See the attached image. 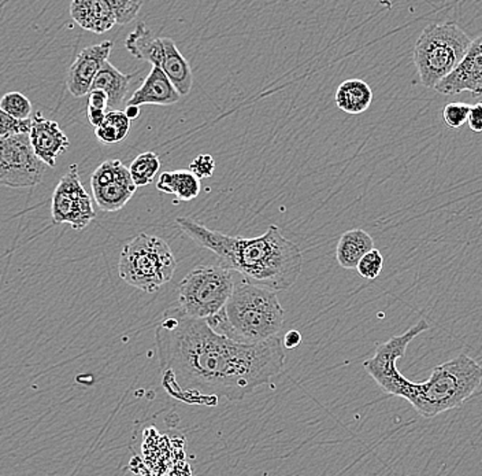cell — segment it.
I'll use <instances>...</instances> for the list:
<instances>
[{"label":"cell","mask_w":482,"mask_h":476,"mask_svg":"<svg viewBox=\"0 0 482 476\" xmlns=\"http://www.w3.org/2000/svg\"><path fill=\"white\" fill-rule=\"evenodd\" d=\"M158 357L168 393L188 404L240 401L283 371L280 336L259 344H243L215 333L205 320L180 307L163 313L155 331Z\"/></svg>","instance_id":"1"},{"label":"cell","mask_w":482,"mask_h":476,"mask_svg":"<svg viewBox=\"0 0 482 476\" xmlns=\"http://www.w3.org/2000/svg\"><path fill=\"white\" fill-rule=\"evenodd\" d=\"M429 328L428 322L421 319L402 335L378 344L374 356L366 360L363 367L384 393L407 399L421 416L433 419L447 410L462 407L476 394L482 385V367L462 353L433 368L425 382H411L397 370V360L405 357L408 344Z\"/></svg>","instance_id":"2"},{"label":"cell","mask_w":482,"mask_h":476,"mask_svg":"<svg viewBox=\"0 0 482 476\" xmlns=\"http://www.w3.org/2000/svg\"><path fill=\"white\" fill-rule=\"evenodd\" d=\"M176 224L195 243L220 257L223 267L259 288L274 293L288 290L302 273L299 244L286 238L277 225H268L257 238H241L210 230L189 217L176 218Z\"/></svg>","instance_id":"3"},{"label":"cell","mask_w":482,"mask_h":476,"mask_svg":"<svg viewBox=\"0 0 482 476\" xmlns=\"http://www.w3.org/2000/svg\"><path fill=\"white\" fill-rule=\"evenodd\" d=\"M215 333L243 344H259L278 338L284 327V309L277 293L250 283L234 284L226 307L205 320Z\"/></svg>","instance_id":"4"},{"label":"cell","mask_w":482,"mask_h":476,"mask_svg":"<svg viewBox=\"0 0 482 476\" xmlns=\"http://www.w3.org/2000/svg\"><path fill=\"white\" fill-rule=\"evenodd\" d=\"M471 41L458 23L449 21L426 26L413 52L421 83L426 88H436L437 84L457 70Z\"/></svg>","instance_id":"5"},{"label":"cell","mask_w":482,"mask_h":476,"mask_svg":"<svg viewBox=\"0 0 482 476\" xmlns=\"http://www.w3.org/2000/svg\"><path fill=\"white\" fill-rule=\"evenodd\" d=\"M177 261L168 242L143 233L121 252L118 273L125 283L144 293H157L175 276Z\"/></svg>","instance_id":"6"},{"label":"cell","mask_w":482,"mask_h":476,"mask_svg":"<svg viewBox=\"0 0 482 476\" xmlns=\"http://www.w3.org/2000/svg\"><path fill=\"white\" fill-rule=\"evenodd\" d=\"M234 284L233 270L223 264L197 265L178 284V307L194 319H213L228 304Z\"/></svg>","instance_id":"7"},{"label":"cell","mask_w":482,"mask_h":476,"mask_svg":"<svg viewBox=\"0 0 482 476\" xmlns=\"http://www.w3.org/2000/svg\"><path fill=\"white\" fill-rule=\"evenodd\" d=\"M46 165L36 157L29 133L0 138V186L31 188L43 180Z\"/></svg>","instance_id":"8"},{"label":"cell","mask_w":482,"mask_h":476,"mask_svg":"<svg viewBox=\"0 0 482 476\" xmlns=\"http://www.w3.org/2000/svg\"><path fill=\"white\" fill-rule=\"evenodd\" d=\"M51 215L54 224H68L75 231H83L96 217L92 198L81 183L77 164L70 165L55 187Z\"/></svg>","instance_id":"9"},{"label":"cell","mask_w":482,"mask_h":476,"mask_svg":"<svg viewBox=\"0 0 482 476\" xmlns=\"http://www.w3.org/2000/svg\"><path fill=\"white\" fill-rule=\"evenodd\" d=\"M113 41H102L94 46L86 47L76 58L72 67L68 68L66 86L68 92L76 98H83L91 92L92 84L105 62L112 54Z\"/></svg>","instance_id":"10"},{"label":"cell","mask_w":482,"mask_h":476,"mask_svg":"<svg viewBox=\"0 0 482 476\" xmlns=\"http://www.w3.org/2000/svg\"><path fill=\"white\" fill-rule=\"evenodd\" d=\"M437 92L442 95H457L470 92L473 96L482 95V36L471 41L470 49L465 60L457 70L445 78L436 86Z\"/></svg>","instance_id":"11"},{"label":"cell","mask_w":482,"mask_h":476,"mask_svg":"<svg viewBox=\"0 0 482 476\" xmlns=\"http://www.w3.org/2000/svg\"><path fill=\"white\" fill-rule=\"evenodd\" d=\"M29 139H31L34 154L46 167L54 168L57 164V158L70 146V141L63 133L59 124L43 117L41 113H36L32 117Z\"/></svg>","instance_id":"12"},{"label":"cell","mask_w":482,"mask_h":476,"mask_svg":"<svg viewBox=\"0 0 482 476\" xmlns=\"http://www.w3.org/2000/svg\"><path fill=\"white\" fill-rule=\"evenodd\" d=\"M180 99L181 95L168 80L165 72L160 68L152 67L141 88H137L131 99H128V106L141 107L143 105L170 106L177 104Z\"/></svg>","instance_id":"13"},{"label":"cell","mask_w":482,"mask_h":476,"mask_svg":"<svg viewBox=\"0 0 482 476\" xmlns=\"http://www.w3.org/2000/svg\"><path fill=\"white\" fill-rule=\"evenodd\" d=\"M73 20L86 29L102 35L115 25L114 13L109 0H76L70 4Z\"/></svg>","instance_id":"14"},{"label":"cell","mask_w":482,"mask_h":476,"mask_svg":"<svg viewBox=\"0 0 482 476\" xmlns=\"http://www.w3.org/2000/svg\"><path fill=\"white\" fill-rule=\"evenodd\" d=\"M125 47L136 60L160 68L165 58L163 38H157L146 23H139L125 39Z\"/></svg>","instance_id":"15"},{"label":"cell","mask_w":482,"mask_h":476,"mask_svg":"<svg viewBox=\"0 0 482 476\" xmlns=\"http://www.w3.org/2000/svg\"><path fill=\"white\" fill-rule=\"evenodd\" d=\"M163 44H165V58H163L160 69L168 76V80L177 89L178 94L181 96H186L194 86V73H192L191 65L186 57L178 51L175 41L163 38Z\"/></svg>","instance_id":"16"},{"label":"cell","mask_w":482,"mask_h":476,"mask_svg":"<svg viewBox=\"0 0 482 476\" xmlns=\"http://www.w3.org/2000/svg\"><path fill=\"white\" fill-rule=\"evenodd\" d=\"M133 78L134 73L133 75H125L107 60L95 78L91 91L100 89V91L106 92L107 98H109V110L113 112V110H117L125 101L129 86H131Z\"/></svg>","instance_id":"17"},{"label":"cell","mask_w":482,"mask_h":476,"mask_svg":"<svg viewBox=\"0 0 482 476\" xmlns=\"http://www.w3.org/2000/svg\"><path fill=\"white\" fill-rule=\"evenodd\" d=\"M374 249L373 238L366 231L351 230L342 233L336 247V259L344 270H357L360 260Z\"/></svg>","instance_id":"18"},{"label":"cell","mask_w":482,"mask_h":476,"mask_svg":"<svg viewBox=\"0 0 482 476\" xmlns=\"http://www.w3.org/2000/svg\"><path fill=\"white\" fill-rule=\"evenodd\" d=\"M334 101L336 106L347 114H362L373 102V89L360 78H350L340 84Z\"/></svg>","instance_id":"19"},{"label":"cell","mask_w":482,"mask_h":476,"mask_svg":"<svg viewBox=\"0 0 482 476\" xmlns=\"http://www.w3.org/2000/svg\"><path fill=\"white\" fill-rule=\"evenodd\" d=\"M136 189L131 172H128L109 186L92 189V193L95 202L103 212H118L131 201Z\"/></svg>","instance_id":"20"},{"label":"cell","mask_w":482,"mask_h":476,"mask_svg":"<svg viewBox=\"0 0 482 476\" xmlns=\"http://www.w3.org/2000/svg\"><path fill=\"white\" fill-rule=\"evenodd\" d=\"M200 180L189 170H168L160 173L157 189L160 193L173 194L180 201H192L199 196Z\"/></svg>","instance_id":"21"},{"label":"cell","mask_w":482,"mask_h":476,"mask_svg":"<svg viewBox=\"0 0 482 476\" xmlns=\"http://www.w3.org/2000/svg\"><path fill=\"white\" fill-rule=\"evenodd\" d=\"M132 120L123 110H113L106 114L102 125L95 130V135L103 144H118L128 138Z\"/></svg>","instance_id":"22"},{"label":"cell","mask_w":482,"mask_h":476,"mask_svg":"<svg viewBox=\"0 0 482 476\" xmlns=\"http://www.w3.org/2000/svg\"><path fill=\"white\" fill-rule=\"evenodd\" d=\"M160 169V158L155 152L147 151L137 155L129 167L134 186L146 187L154 181L155 176Z\"/></svg>","instance_id":"23"},{"label":"cell","mask_w":482,"mask_h":476,"mask_svg":"<svg viewBox=\"0 0 482 476\" xmlns=\"http://www.w3.org/2000/svg\"><path fill=\"white\" fill-rule=\"evenodd\" d=\"M129 172V168H126L120 160H109V161L102 162L96 168L91 176L92 189L102 188V187L109 186L114 183L118 178H123V175Z\"/></svg>","instance_id":"24"},{"label":"cell","mask_w":482,"mask_h":476,"mask_svg":"<svg viewBox=\"0 0 482 476\" xmlns=\"http://www.w3.org/2000/svg\"><path fill=\"white\" fill-rule=\"evenodd\" d=\"M0 109L20 121L31 120L32 112H33L31 101L26 98L25 95L17 91L7 92L2 96Z\"/></svg>","instance_id":"25"},{"label":"cell","mask_w":482,"mask_h":476,"mask_svg":"<svg viewBox=\"0 0 482 476\" xmlns=\"http://www.w3.org/2000/svg\"><path fill=\"white\" fill-rule=\"evenodd\" d=\"M109 4L114 13L115 23L118 25L132 23L143 6L141 2H133V0H109Z\"/></svg>","instance_id":"26"},{"label":"cell","mask_w":482,"mask_h":476,"mask_svg":"<svg viewBox=\"0 0 482 476\" xmlns=\"http://www.w3.org/2000/svg\"><path fill=\"white\" fill-rule=\"evenodd\" d=\"M384 268V257L381 254L380 250L373 249L368 252L359 264H358L357 270L359 276L363 279H368V280H374V279L380 276L381 270Z\"/></svg>","instance_id":"27"},{"label":"cell","mask_w":482,"mask_h":476,"mask_svg":"<svg viewBox=\"0 0 482 476\" xmlns=\"http://www.w3.org/2000/svg\"><path fill=\"white\" fill-rule=\"evenodd\" d=\"M471 106L462 102H452V104L445 105L442 110V118H444L445 125L450 128H460L468 123V115H470Z\"/></svg>","instance_id":"28"},{"label":"cell","mask_w":482,"mask_h":476,"mask_svg":"<svg viewBox=\"0 0 482 476\" xmlns=\"http://www.w3.org/2000/svg\"><path fill=\"white\" fill-rule=\"evenodd\" d=\"M32 128L31 120L20 121L13 118L12 115L0 109V138L10 135H20V133H29Z\"/></svg>","instance_id":"29"},{"label":"cell","mask_w":482,"mask_h":476,"mask_svg":"<svg viewBox=\"0 0 482 476\" xmlns=\"http://www.w3.org/2000/svg\"><path fill=\"white\" fill-rule=\"evenodd\" d=\"M189 172L194 173L197 178H212L215 170L214 158L210 154H200L195 158L194 161L189 165Z\"/></svg>","instance_id":"30"},{"label":"cell","mask_w":482,"mask_h":476,"mask_svg":"<svg viewBox=\"0 0 482 476\" xmlns=\"http://www.w3.org/2000/svg\"><path fill=\"white\" fill-rule=\"evenodd\" d=\"M468 128L471 133H482V102L471 106L470 115H468Z\"/></svg>","instance_id":"31"},{"label":"cell","mask_w":482,"mask_h":476,"mask_svg":"<svg viewBox=\"0 0 482 476\" xmlns=\"http://www.w3.org/2000/svg\"><path fill=\"white\" fill-rule=\"evenodd\" d=\"M88 107L106 112L109 109V98H107L106 92L100 91V89L89 92Z\"/></svg>","instance_id":"32"},{"label":"cell","mask_w":482,"mask_h":476,"mask_svg":"<svg viewBox=\"0 0 482 476\" xmlns=\"http://www.w3.org/2000/svg\"><path fill=\"white\" fill-rule=\"evenodd\" d=\"M300 343H302V334L299 331L291 330L284 335V349H289L291 351V349L299 346Z\"/></svg>","instance_id":"33"},{"label":"cell","mask_w":482,"mask_h":476,"mask_svg":"<svg viewBox=\"0 0 482 476\" xmlns=\"http://www.w3.org/2000/svg\"><path fill=\"white\" fill-rule=\"evenodd\" d=\"M106 114L107 113L105 110L94 109V107H88V110H86L89 124L94 126L95 130L102 125L103 121L106 118Z\"/></svg>","instance_id":"34"},{"label":"cell","mask_w":482,"mask_h":476,"mask_svg":"<svg viewBox=\"0 0 482 476\" xmlns=\"http://www.w3.org/2000/svg\"><path fill=\"white\" fill-rule=\"evenodd\" d=\"M141 113V107L126 106L125 114L128 115L129 120H134V118L139 117Z\"/></svg>","instance_id":"35"}]
</instances>
